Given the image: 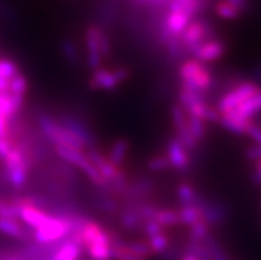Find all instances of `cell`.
<instances>
[{"label": "cell", "instance_id": "obj_31", "mask_svg": "<svg viewBox=\"0 0 261 260\" xmlns=\"http://www.w3.org/2000/svg\"><path fill=\"white\" fill-rule=\"evenodd\" d=\"M80 260H89V259H84V257H81V259H80Z\"/></svg>", "mask_w": 261, "mask_h": 260}, {"label": "cell", "instance_id": "obj_26", "mask_svg": "<svg viewBox=\"0 0 261 260\" xmlns=\"http://www.w3.org/2000/svg\"><path fill=\"white\" fill-rule=\"evenodd\" d=\"M247 157H248L249 161L257 162L261 159V145H256V144H252V146H249L247 149Z\"/></svg>", "mask_w": 261, "mask_h": 260}, {"label": "cell", "instance_id": "obj_11", "mask_svg": "<svg viewBox=\"0 0 261 260\" xmlns=\"http://www.w3.org/2000/svg\"><path fill=\"white\" fill-rule=\"evenodd\" d=\"M84 250L76 238L70 235L65 241L55 244L48 260H80L83 257Z\"/></svg>", "mask_w": 261, "mask_h": 260}, {"label": "cell", "instance_id": "obj_7", "mask_svg": "<svg viewBox=\"0 0 261 260\" xmlns=\"http://www.w3.org/2000/svg\"><path fill=\"white\" fill-rule=\"evenodd\" d=\"M171 124L172 128H174V132H175V138L182 142L190 152L192 153L199 148L195 141L192 139L191 134H190L189 114L179 104L172 105L171 108Z\"/></svg>", "mask_w": 261, "mask_h": 260}, {"label": "cell", "instance_id": "obj_23", "mask_svg": "<svg viewBox=\"0 0 261 260\" xmlns=\"http://www.w3.org/2000/svg\"><path fill=\"white\" fill-rule=\"evenodd\" d=\"M215 12L219 17H222V19L224 20H235L243 13L240 12L236 7L232 6L228 0H222V2H219L215 6Z\"/></svg>", "mask_w": 261, "mask_h": 260}, {"label": "cell", "instance_id": "obj_1", "mask_svg": "<svg viewBox=\"0 0 261 260\" xmlns=\"http://www.w3.org/2000/svg\"><path fill=\"white\" fill-rule=\"evenodd\" d=\"M72 235L83 246L89 260H113L112 231L106 230L101 223L86 218Z\"/></svg>", "mask_w": 261, "mask_h": 260}, {"label": "cell", "instance_id": "obj_21", "mask_svg": "<svg viewBox=\"0 0 261 260\" xmlns=\"http://www.w3.org/2000/svg\"><path fill=\"white\" fill-rule=\"evenodd\" d=\"M30 84L28 80L23 73H17L16 76H13L10 80V88H8V94L17 97V99H25V94L28 92Z\"/></svg>", "mask_w": 261, "mask_h": 260}, {"label": "cell", "instance_id": "obj_22", "mask_svg": "<svg viewBox=\"0 0 261 260\" xmlns=\"http://www.w3.org/2000/svg\"><path fill=\"white\" fill-rule=\"evenodd\" d=\"M189 130L192 139L199 146L204 141L205 135H207V124L198 119H192L189 115Z\"/></svg>", "mask_w": 261, "mask_h": 260}, {"label": "cell", "instance_id": "obj_8", "mask_svg": "<svg viewBox=\"0 0 261 260\" xmlns=\"http://www.w3.org/2000/svg\"><path fill=\"white\" fill-rule=\"evenodd\" d=\"M192 20H194V16L191 13L180 8V7L169 4V11H167V15L163 19L162 30L161 31L170 33L172 36L180 37L183 31L187 28V26L191 23Z\"/></svg>", "mask_w": 261, "mask_h": 260}, {"label": "cell", "instance_id": "obj_18", "mask_svg": "<svg viewBox=\"0 0 261 260\" xmlns=\"http://www.w3.org/2000/svg\"><path fill=\"white\" fill-rule=\"evenodd\" d=\"M119 223L126 230H136V228H141L143 224V219L139 214L138 207L136 206H129L127 208L121 212L119 215Z\"/></svg>", "mask_w": 261, "mask_h": 260}, {"label": "cell", "instance_id": "obj_10", "mask_svg": "<svg viewBox=\"0 0 261 260\" xmlns=\"http://www.w3.org/2000/svg\"><path fill=\"white\" fill-rule=\"evenodd\" d=\"M227 52V44L222 40L212 37V39L205 40L204 43L198 45L195 50L191 52V56L194 59L199 60L203 64L216 63L220 59H223Z\"/></svg>", "mask_w": 261, "mask_h": 260}, {"label": "cell", "instance_id": "obj_12", "mask_svg": "<svg viewBox=\"0 0 261 260\" xmlns=\"http://www.w3.org/2000/svg\"><path fill=\"white\" fill-rule=\"evenodd\" d=\"M253 124H255L253 120L245 119L236 113L235 110L223 113L220 114V120H219V125H222L225 130L236 135H247Z\"/></svg>", "mask_w": 261, "mask_h": 260}, {"label": "cell", "instance_id": "obj_13", "mask_svg": "<svg viewBox=\"0 0 261 260\" xmlns=\"http://www.w3.org/2000/svg\"><path fill=\"white\" fill-rule=\"evenodd\" d=\"M130 153V142L126 138H117L112 142V145L108 149L106 158L109 159L117 168H123L125 161Z\"/></svg>", "mask_w": 261, "mask_h": 260}, {"label": "cell", "instance_id": "obj_29", "mask_svg": "<svg viewBox=\"0 0 261 260\" xmlns=\"http://www.w3.org/2000/svg\"><path fill=\"white\" fill-rule=\"evenodd\" d=\"M137 2H139V3H149V2L155 3V2H159V0H137Z\"/></svg>", "mask_w": 261, "mask_h": 260}, {"label": "cell", "instance_id": "obj_30", "mask_svg": "<svg viewBox=\"0 0 261 260\" xmlns=\"http://www.w3.org/2000/svg\"><path fill=\"white\" fill-rule=\"evenodd\" d=\"M256 75H257V77H258V79L261 80V68H260V69L257 70V72H256Z\"/></svg>", "mask_w": 261, "mask_h": 260}, {"label": "cell", "instance_id": "obj_17", "mask_svg": "<svg viewBox=\"0 0 261 260\" xmlns=\"http://www.w3.org/2000/svg\"><path fill=\"white\" fill-rule=\"evenodd\" d=\"M154 221L158 222L163 228L167 227H178L182 226L180 223V218H179L178 210L174 208H165V207H158L154 214Z\"/></svg>", "mask_w": 261, "mask_h": 260}, {"label": "cell", "instance_id": "obj_24", "mask_svg": "<svg viewBox=\"0 0 261 260\" xmlns=\"http://www.w3.org/2000/svg\"><path fill=\"white\" fill-rule=\"evenodd\" d=\"M147 169L151 173H163L170 169V163L165 154L154 155L147 162Z\"/></svg>", "mask_w": 261, "mask_h": 260}, {"label": "cell", "instance_id": "obj_2", "mask_svg": "<svg viewBox=\"0 0 261 260\" xmlns=\"http://www.w3.org/2000/svg\"><path fill=\"white\" fill-rule=\"evenodd\" d=\"M178 76L182 85L190 86L203 94L208 92L214 84V75L208 65L200 63L194 57H189L180 61Z\"/></svg>", "mask_w": 261, "mask_h": 260}, {"label": "cell", "instance_id": "obj_27", "mask_svg": "<svg viewBox=\"0 0 261 260\" xmlns=\"http://www.w3.org/2000/svg\"><path fill=\"white\" fill-rule=\"evenodd\" d=\"M228 2L232 4V6L236 7L240 12H243V11L247 8V6H248L247 0H228Z\"/></svg>", "mask_w": 261, "mask_h": 260}, {"label": "cell", "instance_id": "obj_20", "mask_svg": "<svg viewBox=\"0 0 261 260\" xmlns=\"http://www.w3.org/2000/svg\"><path fill=\"white\" fill-rule=\"evenodd\" d=\"M147 243L150 246V250H151L152 255L156 256V255H165L167 254V251L171 247V243H170V238L166 235V232H161V234H156L151 238H147L146 239Z\"/></svg>", "mask_w": 261, "mask_h": 260}, {"label": "cell", "instance_id": "obj_9", "mask_svg": "<svg viewBox=\"0 0 261 260\" xmlns=\"http://www.w3.org/2000/svg\"><path fill=\"white\" fill-rule=\"evenodd\" d=\"M165 155L170 163V169L176 172L189 170L192 163L191 152L178 138H172L167 142Z\"/></svg>", "mask_w": 261, "mask_h": 260}, {"label": "cell", "instance_id": "obj_4", "mask_svg": "<svg viewBox=\"0 0 261 260\" xmlns=\"http://www.w3.org/2000/svg\"><path fill=\"white\" fill-rule=\"evenodd\" d=\"M261 86L255 81H249V80H244V81H239V83L231 85L220 96L219 101L216 102V109L220 114L231 110H235L239 105H242L245 100H248L251 96L255 94Z\"/></svg>", "mask_w": 261, "mask_h": 260}, {"label": "cell", "instance_id": "obj_28", "mask_svg": "<svg viewBox=\"0 0 261 260\" xmlns=\"http://www.w3.org/2000/svg\"><path fill=\"white\" fill-rule=\"evenodd\" d=\"M179 260H200V259H199L198 256H195L194 254H191V252H187V251H186L185 254L179 257Z\"/></svg>", "mask_w": 261, "mask_h": 260}, {"label": "cell", "instance_id": "obj_5", "mask_svg": "<svg viewBox=\"0 0 261 260\" xmlns=\"http://www.w3.org/2000/svg\"><path fill=\"white\" fill-rule=\"evenodd\" d=\"M130 70L126 66H101L94 69L89 80L90 88L94 90H114L129 79Z\"/></svg>", "mask_w": 261, "mask_h": 260}, {"label": "cell", "instance_id": "obj_6", "mask_svg": "<svg viewBox=\"0 0 261 260\" xmlns=\"http://www.w3.org/2000/svg\"><path fill=\"white\" fill-rule=\"evenodd\" d=\"M212 37H215L214 31L205 20H192L180 35V43H182L186 53L191 55V52L196 46Z\"/></svg>", "mask_w": 261, "mask_h": 260}, {"label": "cell", "instance_id": "obj_3", "mask_svg": "<svg viewBox=\"0 0 261 260\" xmlns=\"http://www.w3.org/2000/svg\"><path fill=\"white\" fill-rule=\"evenodd\" d=\"M86 53L90 69H98L112 56V44L105 31L98 26H90L85 32Z\"/></svg>", "mask_w": 261, "mask_h": 260}, {"label": "cell", "instance_id": "obj_16", "mask_svg": "<svg viewBox=\"0 0 261 260\" xmlns=\"http://www.w3.org/2000/svg\"><path fill=\"white\" fill-rule=\"evenodd\" d=\"M235 112L245 119L253 120V117L261 112V88L248 100H245L242 105H239Z\"/></svg>", "mask_w": 261, "mask_h": 260}, {"label": "cell", "instance_id": "obj_25", "mask_svg": "<svg viewBox=\"0 0 261 260\" xmlns=\"http://www.w3.org/2000/svg\"><path fill=\"white\" fill-rule=\"evenodd\" d=\"M142 231L143 234L146 235V239L147 238H151L154 237V235L156 234H161V232H163L165 231V228L161 226V224L158 223V222H155L154 219H150V221H145L142 224Z\"/></svg>", "mask_w": 261, "mask_h": 260}, {"label": "cell", "instance_id": "obj_15", "mask_svg": "<svg viewBox=\"0 0 261 260\" xmlns=\"http://www.w3.org/2000/svg\"><path fill=\"white\" fill-rule=\"evenodd\" d=\"M178 214L180 218V223L183 226L191 227L194 224L199 223V222H204L203 218V212L199 207V204H182L178 208Z\"/></svg>", "mask_w": 261, "mask_h": 260}, {"label": "cell", "instance_id": "obj_19", "mask_svg": "<svg viewBox=\"0 0 261 260\" xmlns=\"http://www.w3.org/2000/svg\"><path fill=\"white\" fill-rule=\"evenodd\" d=\"M176 198H178L180 206L182 204H196L202 199L198 190L189 182H180L176 186Z\"/></svg>", "mask_w": 261, "mask_h": 260}, {"label": "cell", "instance_id": "obj_14", "mask_svg": "<svg viewBox=\"0 0 261 260\" xmlns=\"http://www.w3.org/2000/svg\"><path fill=\"white\" fill-rule=\"evenodd\" d=\"M112 259L113 260H150L147 257L139 256L126 247L125 239L116 235L112 231Z\"/></svg>", "mask_w": 261, "mask_h": 260}]
</instances>
